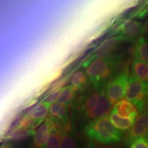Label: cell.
<instances>
[{"label":"cell","instance_id":"1","mask_svg":"<svg viewBox=\"0 0 148 148\" xmlns=\"http://www.w3.org/2000/svg\"><path fill=\"white\" fill-rule=\"evenodd\" d=\"M84 132L90 139L102 144L117 143L123 136L119 130L112 124L107 115L90 121L85 127Z\"/></svg>","mask_w":148,"mask_h":148},{"label":"cell","instance_id":"2","mask_svg":"<svg viewBox=\"0 0 148 148\" xmlns=\"http://www.w3.org/2000/svg\"><path fill=\"white\" fill-rule=\"evenodd\" d=\"M118 59L116 56L109 55L96 59L86 67V74L95 90L99 89L103 82L110 76Z\"/></svg>","mask_w":148,"mask_h":148},{"label":"cell","instance_id":"3","mask_svg":"<svg viewBox=\"0 0 148 148\" xmlns=\"http://www.w3.org/2000/svg\"><path fill=\"white\" fill-rule=\"evenodd\" d=\"M125 97L141 112L148 97V82L140 80L134 75L129 77Z\"/></svg>","mask_w":148,"mask_h":148},{"label":"cell","instance_id":"4","mask_svg":"<svg viewBox=\"0 0 148 148\" xmlns=\"http://www.w3.org/2000/svg\"><path fill=\"white\" fill-rule=\"evenodd\" d=\"M128 79V73L125 71L114 77L106 84L104 88L105 94L112 105L116 104L125 96Z\"/></svg>","mask_w":148,"mask_h":148},{"label":"cell","instance_id":"5","mask_svg":"<svg viewBox=\"0 0 148 148\" xmlns=\"http://www.w3.org/2000/svg\"><path fill=\"white\" fill-rule=\"evenodd\" d=\"M130 40H132L125 36H121V35L112 36L110 38H107L96 48L92 53V54H90L87 58L83 61L82 66L83 68H86L92 61L96 59L108 56L110 55L112 51H114V49H116L119 43L124 41H130Z\"/></svg>","mask_w":148,"mask_h":148},{"label":"cell","instance_id":"6","mask_svg":"<svg viewBox=\"0 0 148 148\" xmlns=\"http://www.w3.org/2000/svg\"><path fill=\"white\" fill-rule=\"evenodd\" d=\"M148 136V111L140 112L136 116L132 127L129 130L126 136L127 144L140 137Z\"/></svg>","mask_w":148,"mask_h":148},{"label":"cell","instance_id":"7","mask_svg":"<svg viewBox=\"0 0 148 148\" xmlns=\"http://www.w3.org/2000/svg\"><path fill=\"white\" fill-rule=\"evenodd\" d=\"M143 25L134 20H125L116 29L115 34H119L133 40L143 33Z\"/></svg>","mask_w":148,"mask_h":148},{"label":"cell","instance_id":"8","mask_svg":"<svg viewBox=\"0 0 148 148\" xmlns=\"http://www.w3.org/2000/svg\"><path fill=\"white\" fill-rule=\"evenodd\" d=\"M112 110L122 117L128 118L132 120H135L138 115L137 109L132 102L127 99H121L118 101L114 104Z\"/></svg>","mask_w":148,"mask_h":148},{"label":"cell","instance_id":"9","mask_svg":"<svg viewBox=\"0 0 148 148\" xmlns=\"http://www.w3.org/2000/svg\"><path fill=\"white\" fill-rule=\"evenodd\" d=\"M99 92L91 91L88 92L83 98L82 110L84 114L89 119H93V114L99 101Z\"/></svg>","mask_w":148,"mask_h":148},{"label":"cell","instance_id":"10","mask_svg":"<svg viewBox=\"0 0 148 148\" xmlns=\"http://www.w3.org/2000/svg\"><path fill=\"white\" fill-rule=\"evenodd\" d=\"M51 132L49 122L46 119L35 133L34 143L36 148H43Z\"/></svg>","mask_w":148,"mask_h":148},{"label":"cell","instance_id":"11","mask_svg":"<svg viewBox=\"0 0 148 148\" xmlns=\"http://www.w3.org/2000/svg\"><path fill=\"white\" fill-rule=\"evenodd\" d=\"M112 104L109 101L108 97H106L104 90H101L99 92V101H98L97 106L94 112L93 119H98V118L106 116V114L110 112L112 108Z\"/></svg>","mask_w":148,"mask_h":148},{"label":"cell","instance_id":"12","mask_svg":"<svg viewBox=\"0 0 148 148\" xmlns=\"http://www.w3.org/2000/svg\"><path fill=\"white\" fill-rule=\"evenodd\" d=\"M50 106V103L42 100L41 102L38 103L36 106L31 109L27 114L31 118H32L33 119L42 123L45 119L46 116H47Z\"/></svg>","mask_w":148,"mask_h":148},{"label":"cell","instance_id":"13","mask_svg":"<svg viewBox=\"0 0 148 148\" xmlns=\"http://www.w3.org/2000/svg\"><path fill=\"white\" fill-rule=\"evenodd\" d=\"M109 119L116 128L122 131H126L130 129L134 121V120L128 119V118L122 117L113 110H111L110 115H109Z\"/></svg>","mask_w":148,"mask_h":148},{"label":"cell","instance_id":"14","mask_svg":"<svg viewBox=\"0 0 148 148\" xmlns=\"http://www.w3.org/2000/svg\"><path fill=\"white\" fill-rule=\"evenodd\" d=\"M49 116L62 121L66 125H69L67 106L57 102L53 103L49 108Z\"/></svg>","mask_w":148,"mask_h":148},{"label":"cell","instance_id":"15","mask_svg":"<svg viewBox=\"0 0 148 148\" xmlns=\"http://www.w3.org/2000/svg\"><path fill=\"white\" fill-rule=\"evenodd\" d=\"M134 59L148 63V40L140 36L136 42L134 49Z\"/></svg>","mask_w":148,"mask_h":148},{"label":"cell","instance_id":"16","mask_svg":"<svg viewBox=\"0 0 148 148\" xmlns=\"http://www.w3.org/2000/svg\"><path fill=\"white\" fill-rule=\"evenodd\" d=\"M132 73L140 80L148 82V63L134 59L132 64Z\"/></svg>","mask_w":148,"mask_h":148},{"label":"cell","instance_id":"17","mask_svg":"<svg viewBox=\"0 0 148 148\" xmlns=\"http://www.w3.org/2000/svg\"><path fill=\"white\" fill-rule=\"evenodd\" d=\"M77 89L71 85L64 86L61 89L56 102L64 106H68L73 101Z\"/></svg>","mask_w":148,"mask_h":148},{"label":"cell","instance_id":"18","mask_svg":"<svg viewBox=\"0 0 148 148\" xmlns=\"http://www.w3.org/2000/svg\"><path fill=\"white\" fill-rule=\"evenodd\" d=\"M88 77L82 70H78L72 74L69 81L71 86L76 88L77 90H83L88 84Z\"/></svg>","mask_w":148,"mask_h":148},{"label":"cell","instance_id":"19","mask_svg":"<svg viewBox=\"0 0 148 148\" xmlns=\"http://www.w3.org/2000/svg\"><path fill=\"white\" fill-rule=\"evenodd\" d=\"M35 133L36 132L33 129L20 128L10 133L8 136V138L14 141H18V140H22L30 137V136H33L35 135Z\"/></svg>","mask_w":148,"mask_h":148},{"label":"cell","instance_id":"20","mask_svg":"<svg viewBox=\"0 0 148 148\" xmlns=\"http://www.w3.org/2000/svg\"><path fill=\"white\" fill-rule=\"evenodd\" d=\"M63 134L51 132L43 148H59Z\"/></svg>","mask_w":148,"mask_h":148},{"label":"cell","instance_id":"21","mask_svg":"<svg viewBox=\"0 0 148 148\" xmlns=\"http://www.w3.org/2000/svg\"><path fill=\"white\" fill-rule=\"evenodd\" d=\"M59 148H77L76 140L73 135L67 132L64 133Z\"/></svg>","mask_w":148,"mask_h":148},{"label":"cell","instance_id":"22","mask_svg":"<svg viewBox=\"0 0 148 148\" xmlns=\"http://www.w3.org/2000/svg\"><path fill=\"white\" fill-rule=\"evenodd\" d=\"M129 148H148V137H140L132 140Z\"/></svg>","mask_w":148,"mask_h":148},{"label":"cell","instance_id":"23","mask_svg":"<svg viewBox=\"0 0 148 148\" xmlns=\"http://www.w3.org/2000/svg\"><path fill=\"white\" fill-rule=\"evenodd\" d=\"M61 89H62V88H60V89L49 90V92H48L47 95H46L45 98L43 99V101H47V102L49 103L50 104L51 103H55V101H57V99H58V96L60 95Z\"/></svg>","mask_w":148,"mask_h":148},{"label":"cell","instance_id":"24","mask_svg":"<svg viewBox=\"0 0 148 148\" xmlns=\"http://www.w3.org/2000/svg\"><path fill=\"white\" fill-rule=\"evenodd\" d=\"M143 32L145 33V34H148V19L145 21V24L143 25Z\"/></svg>","mask_w":148,"mask_h":148},{"label":"cell","instance_id":"25","mask_svg":"<svg viewBox=\"0 0 148 148\" xmlns=\"http://www.w3.org/2000/svg\"><path fill=\"white\" fill-rule=\"evenodd\" d=\"M88 148H95V147H94V146H93V145H90L89 146V147H88Z\"/></svg>","mask_w":148,"mask_h":148}]
</instances>
